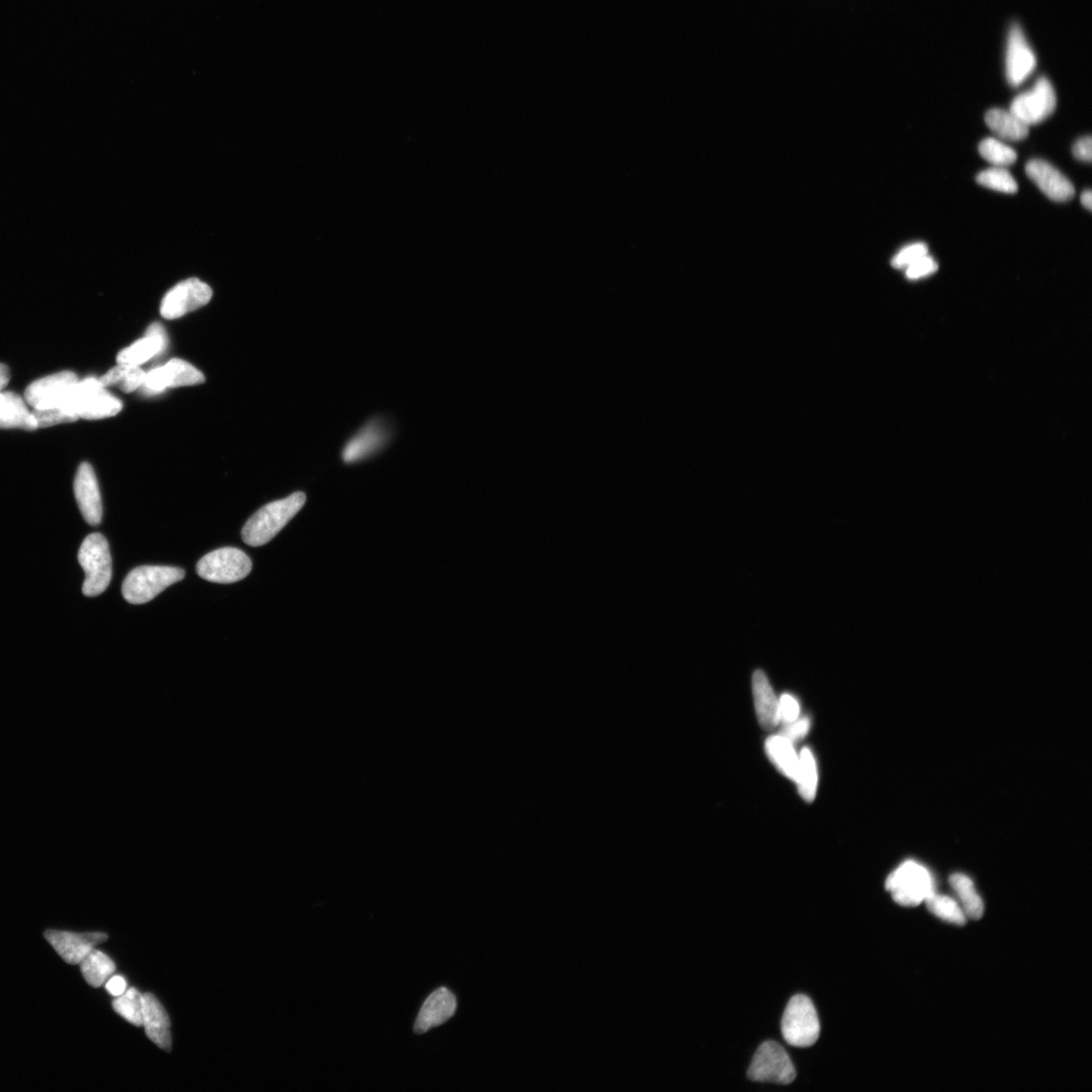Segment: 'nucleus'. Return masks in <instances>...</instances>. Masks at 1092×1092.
Returning <instances> with one entry per match:
<instances>
[{"instance_id": "obj_1", "label": "nucleus", "mask_w": 1092, "mask_h": 1092, "mask_svg": "<svg viewBox=\"0 0 1092 1092\" xmlns=\"http://www.w3.org/2000/svg\"><path fill=\"white\" fill-rule=\"evenodd\" d=\"M305 503L306 495L297 492L286 499L265 505L245 523L242 529L244 543L253 547L268 544L283 531Z\"/></svg>"}, {"instance_id": "obj_2", "label": "nucleus", "mask_w": 1092, "mask_h": 1092, "mask_svg": "<svg viewBox=\"0 0 1092 1092\" xmlns=\"http://www.w3.org/2000/svg\"><path fill=\"white\" fill-rule=\"evenodd\" d=\"M62 409L78 419L99 420L112 418L122 409V403L112 396L98 379H78L62 404Z\"/></svg>"}, {"instance_id": "obj_3", "label": "nucleus", "mask_w": 1092, "mask_h": 1092, "mask_svg": "<svg viewBox=\"0 0 1092 1092\" xmlns=\"http://www.w3.org/2000/svg\"><path fill=\"white\" fill-rule=\"evenodd\" d=\"M183 569L161 566H142L129 572L122 584V596L134 605L152 601L172 585L184 580Z\"/></svg>"}, {"instance_id": "obj_4", "label": "nucleus", "mask_w": 1092, "mask_h": 1092, "mask_svg": "<svg viewBox=\"0 0 1092 1092\" xmlns=\"http://www.w3.org/2000/svg\"><path fill=\"white\" fill-rule=\"evenodd\" d=\"M78 561L85 572L84 594L87 597L103 594L112 576V562L106 537L100 533L89 534L78 553Z\"/></svg>"}, {"instance_id": "obj_5", "label": "nucleus", "mask_w": 1092, "mask_h": 1092, "mask_svg": "<svg viewBox=\"0 0 1092 1092\" xmlns=\"http://www.w3.org/2000/svg\"><path fill=\"white\" fill-rule=\"evenodd\" d=\"M885 887L894 902L904 906H917L936 893L931 873L915 861L900 865L888 876Z\"/></svg>"}, {"instance_id": "obj_6", "label": "nucleus", "mask_w": 1092, "mask_h": 1092, "mask_svg": "<svg viewBox=\"0 0 1092 1092\" xmlns=\"http://www.w3.org/2000/svg\"><path fill=\"white\" fill-rule=\"evenodd\" d=\"M819 1033V1020L813 1001L803 995L792 997L782 1019L784 1040L798 1048H807L817 1042Z\"/></svg>"}, {"instance_id": "obj_7", "label": "nucleus", "mask_w": 1092, "mask_h": 1092, "mask_svg": "<svg viewBox=\"0 0 1092 1092\" xmlns=\"http://www.w3.org/2000/svg\"><path fill=\"white\" fill-rule=\"evenodd\" d=\"M252 561L244 551L235 547H223L212 551L197 565L199 576L219 584L239 582L250 575Z\"/></svg>"}, {"instance_id": "obj_8", "label": "nucleus", "mask_w": 1092, "mask_h": 1092, "mask_svg": "<svg viewBox=\"0 0 1092 1092\" xmlns=\"http://www.w3.org/2000/svg\"><path fill=\"white\" fill-rule=\"evenodd\" d=\"M748 1077L756 1083L790 1085L796 1078L791 1058L778 1043L762 1044L753 1056Z\"/></svg>"}, {"instance_id": "obj_9", "label": "nucleus", "mask_w": 1092, "mask_h": 1092, "mask_svg": "<svg viewBox=\"0 0 1092 1092\" xmlns=\"http://www.w3.org/2000/svg\"><path fill=\"white\" fill-rule=\"evenodd\" d=\"M1056 106L1053 85L1048 78L1040 77L1032 88L1011 101L1009 110L1030 127L1052 116Z\"/></svg>"}, {"instance_id": "obj_10", "label": "nucleus", "mask_w": 1092, "mask_h": 1092, "mask_svg": "<svg viewBox=\"0 0 1092 1092\" xmlns=\"http://www.w3.org/2000/svg\"><path fill=\"white\" fill-rule=\"evenodd\" d=\"M212 298V290L207 284L198 278H188L167 292L161 313L167 320L178 319L208 305Z\"/></svg>"}, {"instance_id": "obj_11", "label": "nucleus", "mask_w": 1092, "mask_h": 1092, "mask_svg": "<svg viewBox=\"0 0 1092 1092\" xmlns=\"http://www.w3.org/2000/svg\"><path fill=\"white\" fill-rule=\"evenodd\" d=\"M205 376L183 359L173 358L165 366L146 374L142 389L148 395H156L166 389L200 385Z\"/></svg>"}, {"instance_id": "obj_12", "label": "nucleus", "mask_w": 1092, "mask_h": 1092, "mask_svg": "<svg viewBox=\"0 0 1092 1092\" xmlns=\"http://www.w3.org/2000/svg\"><path fill=\"white\" fill-rule=\"evenodd\" d=\"M77 380L72 371H61L40 379L27 388L25 400L32 409L61 408L67 393Z\"/></svg>"}, {"instance_id": "obj_13", "label": "nucleus", "mask_w": 1092, "mask_h": 1092, "mask_svg": "<svg viewBox=\"0 0 1092 1092\" xmlns=\"http://www.w3.org/2000/svg\"><path fill=\"white\" fill-rule=\"evenodd\" d=\"M1037 58L1030 46L1021 28L1013 25L1008 32L1006 73L1008 84L1013 87L1021 85L1033 74Z\"/></svg>"}, {"instance_id": "obj_14", "label": "nucleus", "mask_w": 1092, "mask_h": 1092, "mask_svg": "<svg viewBox=\"0 0 1092 1092\" xmlns=\"http://www.w3.org/2000/svg\"><path fill=\"white\" fill-rule=\"evenodd\" d=\"M45 938L61 958L69 964H80L96 945L108 940L104 932L75 933L61 931H47Z\"/></svg>"}, {"instance_id": "obj_15", "label": "nucleus", "mask_w": 1092, "mask_h": 1092, "mask_svg": "<svg viewBox=\"0 0 1092 1092\" xmlns=\"http://www.w3.org/2000/svg\"><path fill=\"white\" fill-rule=\"evenodd\" d=\"M75 498L85 521L97 526L103 520V504L95 470L84 463L78 468L74 481Z\"/></svg>"}, {"instance_id": "obj_16", "label": "nucleus", "mask_w": 1092, "mask_h": 1092, "mask_svg": "<svg viewBox=\"0 0 1092 1092\" xmlns=\"http://www.w3.org/2000/svg\"><path fill=\"white\" fill-rule=\"evenodd\" d=\"M1026 173L1047 198L1064 202L1074 197L1075 191L1071 180L1050 163L1033 160L1027 163Z\"/></svg>"}, {"instance_id": "obj_17", "label": "nucleus", "mask_w": 1092, "mask_h": 1092, "mask_svg": "<svg viewBox=\"0 0 1092 1092\" xmlns=\"http://www.w3.org/2000/svg\"><path fill=\"white\" fill-rule=\"evenodd\" d=\"M456 1008L457 1000L453 992L446 987L435 990L420 1009L414 1026L415 1033L422 1034L442 1026L456 1015Z\"/></svg>"}, {"instance_id": "obj_18", "label": "nucleus", "mask_w": 1092, "mask_h": 1092, "mask_svg": "<svg viewBox=\"0 0 1092 1092\" xmlns=\"http://www.w3.org/2000/svg\"><path fill=\"white\" fill-rule=\"evenodd\" d=\"M389 439V430L380 421L368 423L360 430L343 450V460L347 464L358 463L378 453L385 446Z\"/></svg>"}, {"instance_id": "obj_19", "label": "nucleus", "mask_w": 1092, "mask_h": 1092, "mask_svg": "<svg viewBox=\"0 0 1092 1092\" xmlns=\"http://www.w3.org/2000/svg\"><path fill=\"white\" fill-rule=\"evenodd\" d=\"M167 346V335L160 323H153L142 340L123 349L118 356L117 363L140 366L151 358L161 354Z\"/></svg>"}, {"instance_id": "obj_20", "label": "nucleus", "mask_w": 1092, "mask_h": 1092, "mask_svg": "<svg viewBox=\"0 0 1092 1092\" xmlns=\"http://www.w3.org/2000/svg\"><path fill=\"white\" fill-rule=\"evenodd\" d=\"M143 1027L160 1048L172 1049L171 1021L160 1000L151 994L143 995Z\"/></svg>"}, {"instance_id": "obj_21", "label": "nucleus", "mask_w": 1092, "mask_h": 1092, "mask_svg": "<svg viewBox=\"0 0 1092 1092\" xmlns=\"http://www.w3.org/2000/svg\"><path fill=\"white\" fill-rule=\"evenodd\" d=\"M752 691L760 725L764 729L775 728L780 724L779 700L763 671L753 674Z\"/></svg>"}, {"instance_id": "obj_22", "label": "nucleus", "mask_w": 1092, "mask_h": 1092, "mask_svg": "<svg viewBox=\"0 0 1092 1092\" xmlns=\"http://www.w3.org/2000/svg\"><path fill=\"white\" fill-rule=\"evenodd\" d=\"M0 428L3 430L19 428V430L30 431L38 430L35 418L27 407V402L17 393L5 392L4 403L0 407Z\"/></svg>"}, {"instance_id": "obj_23", "label": "nucleus", "mask_w": 1092, "mask_h": 1092, "mask_svg": "<svg viewBox=\"0 0 1092 1092\" xmlns=\"http://www.w3.org/2000/svg\"><path fill=\"white\" fill-rule=\"evenodd\" d=\"M765 752L777 769L787 778L796 782L799 756L790 739L781 735L772 736L765 741Z\"/></svg>"}, {"instance_id": "obj_24", "label": "nucleus", "mask_w": 1092, "mask_h": 1092, "mask_svg": "<svg viewBox=\"0 0 1092 1092\" xmlns=\"http://www.w3.org/2000/svg\"><path fill=\"white\" fill-rule=\"evenodd\" d=\"M986 125L998 138L1007 141H1021L1028 137L1029 126L1010 110L993 109L986 112Z\"/></svg>"}, {"instance_id": "obj_25", "label": "nucleus", "mask_w": 1092, "mask_h": 1092, "mask_svg": "<svg viewBox=\"0 0 1092 1092\" xmlns=\"http://www.w3.org/2000/svg\"><path fill=\"white\" fill-rule=\"evenodd\" d=\"M80 965L86 983L93 987L103 986L116 971L114 961L96 948L85 957Z\"/></svg>"}, {"instance_id": "obj_26", "label": "nucleus", "mask_w": 1092, "mask_h": 1092, "mask_svg": "<svg viewBox=\"0 0 1092 1092\" xmlns=\"http://www.w3.org/2000/svg\"><path fill=\"white\" fill-rule=\"evenodd\" d=\"M145 377L140 366L118 364L98 380L105 388L116 386L122 392H132L142 387Z\"/></svg>"}, {"instance_id": "obj_27", "label": "nucleus", "mask_w": 1092, "mask_h": 1092, "mask_svg": "<svg viewBox=\"0 0 1092 1092\" xmlns=\"http://www.w3.org/2000/svg\"><path fill=\"white\" fill-rule=\"evenodd\" d=\"M950 884L961 899L964 914L973 919H982L984 905L982 897L976 893L970 878L963 874H954L950 877Z\"/></svg>"}, {"instance_id": "obj_28", "label": "nucleus", "mask_w": 1092, "mask_h": 1092, "mask_svg": "<svg viewBox=\"0 0 1092 1092\" xmlns=\"http://www.w3.org/2000/svg\"><path fill=\"white\" fill-rule=\"evenodd\" d=\"M796 783L799 793L807 803H812L816 795L818 774L816 761L812 750L804 748L799 755V769Z\"/></svg>"}, {"instance_id": "obj_29", "label": "nucleus", "mask_w": 1092, "mask_h": 1092, "mask_svg": "<svg viewBox=\"0 0 1092 1092\" xmlns=\"http://www.w3.org/2000/svg\"><path fill=\"white\" fill-rule=\"evenodd\" d=\"M112 1008L134 1026L143 1027V996L136 988H130L116 997Z\"/></svg>"}, {"instance_id": "obj_30", "label": "nucleus", "mask_w": 1092, "mask_h": 1092, "mask_svg": "<svg viewBox=\"0 0 1092 1092\" xmlns=\"http://www.w3.org/2000/svg\"><path fill=\"white\" fill-rule=\"evenodd\" d=\"M926 903L931 913L941 919L958 926L966 924L964 911L952 898L933 893Z\"/></svg>"}, {"instance_id": "obj_31", "label": "nucleus", "mask_w": 1092, "mask_h": 1092, "mask_svg": "<svg viewBox=\"0 0 1092 1092\" xmlns=\"http://www.w3.org/2000/svg\"><path fill=\"white\" fill-rule=\"evenodd\" d=\"M977 183L984 187L1005 194H1016L1018 184L1005 167H993L979 173Z\"/></svg>"}, {"instance_id": "obj_32", "label": "nucleus", "mask_w": 1092, "mask_h": 1092, "mask_svg": "<svg viewBox=\"0 0 1092 1092\" xmlns=\"http://www.w3.org/2000/svg\"><path fill=\"white\" fill-rule=\"evenodd\" d=\"M979 153L996 167H1006L1016 162L1017 152L1004 142L986 138L979 145Z\"/></svg>"}, {"instance_id": "obj_33", "label": "nucleus", "mask_w": 1092, "mask_h": 1092, "mask_svg": "<svg viewBox=\"0 0 1092 1092\" xmlns=\"http://www.w3.org/2000/svg\"><path fill=\"white\" fill-rule=\"evenodd\" d=\"M32 415L37 422L38 430L39 428H46L64 423H72L78 420L76 416L59 407L32 409Z\"/></svg>"}, {"instance_id": "obj_34", "label": "nucleus", "mask_w": 1092, "mask_h": 1092, "mask_svg": "<svg viewBox=\"0 0 1092 1092\" xmlns=\"http://www.w3.org/2000/svg\"><path fill=\"white\" fill-rule=\"evenodd\" d=\"M927 254H929V249L925 243L910 244L893 257L892 264L894 268L906 269Z\"/></svg>"}, {"instance_id": "obj_35", "label": "nucleus", "mask_w": 1092, "mask_h": 1092, "mask_svg": "<svg viewBox=\"0 0 1092 1092\" xmlns=\"http://www.w3.org/2000/svg\"><path fill=\"white\" fill-rule=\"evenodd\" d=\"M938 268H939V265L936 263V261H934V259L931 256L927 254L924 257L919 258V261H917L913 264L909 265L907 268H906V277L910 280H918V279L927 277V276L936 273Z\"/></svg>"}, {"instance_id": "obj_36", "label": "nucleus", "mask_w": 1092, "mask_h": 1092, "mask_svg": "<svg viewBox=\"0 0 1092 1092\" xmlns=\"http://www.w3.org/2000/svg\"><path fill=\"white\" fill-rule=\"evenodd\" d=\"M801 714V706L792 695L784 694L779 700L780 724L787 725L794 722Z\"/></svg>"}, {"instance_id": "obj_37", "label": "nucleus", "mask_w": 1092, "mask_h": 1092, "mask_svg": "<svg viewBox=\"0 0 1092 1092\" xmlns=\"http://www.w3.org/2000/svg\"><path fill=\"white\" fill-rule=\"evenodd\" d=\"M810 729V720L807 717L797 718L790 724L784 725L781 731V736L790 739L792 744L803 739Z\"/></svg>"}, {"instance_id": "obj_38", "label": "nucleus", "mask_w": 1092, "mask_h": 1092, "mask_svg": "<svg viewBox=\"0 0 1092 1092\" xmlns=\"http://www.w3.org/2000/svg\"><path fill=\"white\" fill-rule=\"evenodd\" d=\"M1073 153L1077 161L1090 163L1092 159L1091 137L1079 139L1073 146Z\"/></svg>"}, {"instance_id": "obj_39", "label": "nucleus", "mask_w": 1092, "mask_h": 1092, "mask_svg": "<svg viewBox=\"0 0 1092 1092\" xmlns=\"http://www.w3.org/2000/svg\"><path fill=\"white\" fill-rule=\"evenodd\" d=\"M106 989L110 996L118 997L127 990L126 979L120 975L109 977L106 983Z\"/></svg>"}, {"instance_id": "obj_40", "label": "nucleus", "mask_w": 1092, "mask_h": 1092, "mask_svg": "<svg viewBox=\"0 0 1092 1092\" xmlns=\"http://www.w3.org/2000/svg\"><path fill=\"white\" fill-rule=\"evenodd\" d=\"M10 379L9 369L6 366L0 364V392L8 385Z\"/></svg>"}, {"instance_id": "obj_41", "label": "nucleus", "mask_w": 1092, "mask_h": 1092, "mask_svg": "<svg viewBox=\"0 0 1092 1092\" xmlns=\"http://www.w3.org/2000/svg\"><path fill=\"white\" fill-rule=\"evenodd\" d=\"M1080 201H1082V204L1085 208H1086L1088 211H1091V209H1092V193H1091L1090 189L1084 191L1082 197H1080Z\"/></svg>"}, {"instance_id": "obj_42", "label": "nucleus", "mask_w": 1092, "mask_h": 1092, "mask_svg": "<svg viewBox=\"0 0 1092 1092\" xmlns=\"http://www.w3.org/2000/svg\"><path fill=\"white\" fill-rule=\"evenodd\" d=\"M4 398H5V392H0V407H2V405L4 403Z\"/></svg>"}]
</instances>
